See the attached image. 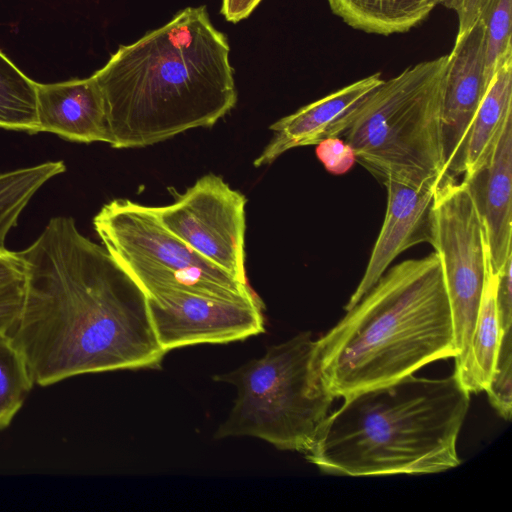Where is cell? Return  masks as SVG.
<instances>
[{
    "label": "cell",
    "mask_w": 512,
    "mask_h": 512,
    "mask_svg": "<svg viewBox=\"0 0 512 512\" xmlns=\"http://www.w3.org/2000/svg\"><path fill=\"white\" fill-rule=\"evenodd\" d=\"M18 253L23 299L8 334L35 384L161 366L167 352L155 333L146 292L72 217L51 218Z\"/></svg>",
    "instance_id": "6da1fadb"
},
{
    "label": "cell",
    "mask_w": 512,
    "mask_h": 512,
    "mask_svg": "<svg viewBox=\"0 0 512 512\" xmlns=\"http://www.w3.org/2000/svg\"><path fill=\"white\" fill-rule=\"evenodd\" d=\"M229 44L206 7H188L120 46L93 77L103 94L109 141L137 148L213 126L237 102Z\"/></svg>",
    "instance_id": "7a4b0ae2"
},
{
    "label": "cell",
    "mask_w": 512,
    "mask_h": 512,
    "mask_svg": "<svg viewBox=\"0 0 512 512\" xmlns=\"http://www.w3.org/2000/svg\"><path fill=\"white\" fill-rule=\"evenodd\" d=\"M458 355L440 259L429 255L389 268L324 336L313 364L334 397L392 383Z\"/></svg>",
    "instance_id": "3957f363"
},
{
    "label": "cell",
    "mask_w": 512,
    "mask_h": 512,
    "mask_svg": "<svg viewBox=\"0 0 512 512\" xmlns=\"http://www.w3.org/2000/svg\"><path fill=\"white\" fill-rule=\"evenodd\" d=\"M470 393L454 375H409L344 398L304 453L342 476L431 474L460 464L457 438Z\"/></svg>",
    "instance_id": "277c9868"
},
{
    "label": "cell",
    "mask_w": 512,
    "mask_h": 512,
    "mask_svg": "<svg viewBox=\"0 0 512 512\" xmlns=\"http://www.w3.org/2000/svg\"><path fill=\"white\" fill-rule=\"evenodd\" d=\"M448 55L406 68L369 92L337 136L381 181L435 186L447 174L443 101Z\"/></svg>",
    "instance_id": "5b68a950"
},
{
    "label": "cell",
    "mask_w": 512,
    "mask_h": 512,
    "mask_svg": "<svg viewBox=\"0 0 512 512\" xmlns=\"http://www.w3.org/2000/svg\"><path fill=\"white\" fill-rule=\"evenodd\" d=\"M314 347L312 333L301 332L268 347L262 357L215 375V381L237 390L215 438L248 436L280 450L307 452L334 399L315 370Z\"/></svg>",
    "instance_id": "8992f818"
},
{
    "label": "cell",
    "mask_w": 512,
    "mask_h": 512,
    "mask_svg": "<svg viewBox=\"0 0 512 512\" xmlns=\"http://www.w3.org/2000/svg\"><path fill=\"white\" fill-rule=\"evenodd\" d=\"M93 226L108 253L147 295L181 290L229 299L256 297L247 283L211 264L169 231L156 207L115 199L99 210Z\"/></svg>",
    "instance_id": "52a82bcc"
},
{
    "label": "cell",
    "mask_w": 512,
    "mask_h": 512,
    "mask_svg": "<svg viewBox=\"0 0 512 512\" xmlns=\"http://www.w3.org/2000/svg\"><path fill=\"white\" fill-rule=\"evenodd\" d=\"M430 245L440 259L451 306L456 372L468 354L490 259L483 221L469 185L449 173L435 188Z\"/></svg>",
    "instance_id": "ba28073f"
},
{
    "label": "cell",
    "mask_w": 512,
    "mask_h": 512,
    "mask_svg": "<svg viewBox=\"0 0 512 512\" xmlns=\"http://www.w3.org/2000/svg\"><path fill=\"white\" fill-rule=\"evenodd\" d=\"M246 198L220 176L199 178L173 203L156 207L165 227L198 255L247 283Z\"/></svg>",
    "instance_id": "9c48e42d"
},
{
    "label": "cell",
    "mask_w": 512,
    "mask_h": 512,
    "mask_svg": "<svg viewBox=\"0 0 512 512\" xmlns=\"http://www.w3.org/2000/svg\"><path fill=\"white\" fill-rule=\"evenodd\" d=\"M158 341L168 353L198 344L240 341L264 331L258 297L229 299L181 290L147 295Z\"/></svg>",
    "instance_id": "30bf717a"
},
{
    "label": "cell",
    "mask_w": 512,
    "mask_h": 512,
    "mask_svg": "<svg viewBox=\"0 0 512 512\" xmlns=\"http://www.w3.org/2000/svg\"><path fill=\"white\" fill-rule=\"evenodd\" d=\"M490 81L486 74L485 26L478 20L458 33L448 54L443 101V141L447 173L457 176L471 121Z\"/></svg>",
    "instance_id": "8fae6325"
},
{
    "label": "cell",
    "mask_w": 512,
    "mask_h": 512,
    "mask_svg": "<svg viewBox=\"0 0 512 512\" xmlns=\"http://www.w3.org/2000/svg\"><path fill=\"white\" fill-rule=\"evenodd\" d=\"M387 207L364 274L344 309L352 308L405 250L432 241L435 186H414L394 179L382 181Z\"/></svg>",
    "instance_id": "7c38bea8"
},
{
    "label": "cell",
    "mask_w": 512,
    "mask_h": 512,
    "mask_svg": "<svg viewBox=\"0 0 512 512\" xmlns=\"http://www.w3.org/2000/svg\"><path fill=\"white\" fill-rule=\"evenodd\" d=\"M463 181L469 185L483 221L492 270L499 273L512 257V116L486 163Z\"/></svg>",
    "instance_id": "4fadbf2b"
},
{
    "label": "cell",
    "mask_w": 512,
    "mask_h": 512,
    "mask_svg": "<svg viewBox=\"0 0 512 512\" xmlns=\"http://www.w3.org/2000/svg\"><path fill=\"white\" fill-rule=\"evenodd\" d=\"M38 132L79 143H108L103 94L93 77L36 85Z\"/></svg>",
    "instance_id": "5bb4252c"
},
{
    "label": "cell",
    "mask_w": 512,
    "mask_h": 512,
    "mask_svg": "<svg viewBox=\"0 0 512 512\" xmlns=\"http://www.w3.org/2000/svg\"><path fill=\"white\" fill-rule=\"evenodd\" d=\"M383 80L380 73L372 74L274 122L269 127L274 135L254 166L270 164L290 149L316 145L327 137L337 136L342 121Z\"/></svg>",
    "instance_id": "9a60e30c"
},
{
    "label": "cell",
    "mask_w": 512,
    "mask_h": 512,
    "mask_svg": "<svg viewBox=\"0 0 512 512\" xmlns=\"http://www.w3.org/2000/svg\"><path fill=\"white\" fill-rule=\"evenodd\" d=\"M512 116V52L498 63L471 121L457 176H473L487 161L506 120Z\"/></svg>",
    "instance_id": "2e32d148"
},
{
    "label": "cell",
    "mask_w": 512,
    "mask_h": 512,
    "mask_svg": "<svg viewBox=\"0 0 512 512\" xmlns=\"http://www.w3.org/2000/svg\"><path fill=\"white\" fill-rule=\"evenodd\" d=\"M331 11L348 26L366 33L406 32L446 0H327Z\"/></svg>",
    "instance_id": "e0dca14e"
},
{
    "label": "cell",
    "mask_w": 512,
    "mask_h": 512,
    "mask_svg": "<svg viewBox=\"0 0 512 512\" xmlns=\"http://www.w3.org/2000/svg\"><path fill=\"white\" fill-rule=\"evenodd\" d=\"M497 274L491 264L465 362L454 372L469 393L485 391L494 371L502 329L496 307Z\"/></svg>",
    "instance_id": "ac0fdd59"
},
{
    "label": "cell",
    "mask_w": 512,
    "mask_h": 512,
    "mask_svg": "<svg viewBox=\"0 0 512 512\" xmlns=\"http://www.w3.org/2000/svg\"><path fill=\"white\" fill-rule=\"evenodd\" d=\"M458 17V33L480 20L485 26L486 74L491 80L499 61L512 52V0H446Z\"/></svg>",
    "instance_id": "d6986e66"
},
{
    "label": "cell",
    "mask_w": 512,
    "mask_h": 512,
    "mask_svg": "<svg viewBox=\"0 0 512 512\" xmlns=\"http://www.w3.org/2000/svg\"><path fill=\"white\" fill-rule=\"evenodd\" d=\"M36 85L0 51V128L39 133Z\"/></svg>",
    "instance_id": "ffe728a7"
},
{
    "label": "cell",
    "mask_w": 512,
    "mask_h": 512,
    "mask_svg": "<svg viewBox=\"0 0 512 512\" xmlns=\"http://www.w3.org/2000/svg\"><path fill=\"white\" fill-rule=\"evenodd\" d=\"M57 174L51 161L0 173V246L34 195Z\"/></svg>",
    "instance_id": "44dd1931"
},
{
    "label": "cell",
    "mask_w": 512,
    "mask_h": 512,
    "mask_svg": "<svg viewBox=\"0 0 512 512\" xmlns=\"http://www.w3.org/2000/svg\"><path fill=\"white\" fill-rule=\"evenodd\" d=\"M34 384L20 349L8 332L0 333V430L10 426Z\"/></svg>",
    "instance_id": "7402d4cb"
},
{
    "label": "cell",
    "mask_w": 512,
    "mask_h": 512,
    "mask_svg": "<svg viewBox=\"0 0 512 512\" xmlns=\"http://www.w3.org/2000/svg\"><path fill=\"white\" fill-rule=\"evenodd\" d=\"M491 405L501 417L510 419L512 414V333H502L500 347L491 379L485 389Z\"/></svg>",
    "instance_id": "603a6c76"
},
{
    "label": "cell",
    "mask_w": 512,
    "mask_h": 512,
    "mask_svg": "<svg viewBox=\"0 0 512 512\" xmlns=\"http://www.w3.org/2000/svg\"><path fill=\"white\" fill-rule=\"evenodd\" d=\"M316 146L317 158L331 174H345L357 162L353 148L342 137H327Z\"/></svg>",
    "instance_id": "cb8c5ba5"
},
{
    "label": "cell",
    "mask_w": 512,
    "mask_h": 512,
    "mask_svg": "<svg viewBox=\"0 0 512 512\" xmlns=\"http://www.w3.org/2000/svg\"><path fill=\"white\" fill-rule=\"evenodd\" d=\"M22 299L23 279L0 286V333L8 332L15 323Z\"/></svg>",
    "instance_id": "d4e9b609"
},
{
    "label": "cell",
    "mask_w": 512,
    "mask_h": 512,
    "mask_svg": "<svg viewBox=\"0 0 512 512\" xmlns=\"http://www.w3.org/2000/svg\"><path fill=\"white\" fill-rule=\"evenodd\" d=\"M512 257L497 274L496 307L502 331L511 329L512 324Z\"/></svg>",
    "instance_id": "484cf974"
},
{
    "label": "cell",
    "mask_w": 512,
    "mask_h": 512,
    "mask_svg": "<svg viewBox=\"0 0 512 512\" xmlns=\"http://www.w3.org/2000/svg\"><path fill=\"white\" fill-rule=\"evenodd\" d=\"M24 277V263L18 252L0 246V286L21 280Z\"/></svg>",
    "instance_id": "4316f807"
},
{
    "label": "cell",
    "mask_w": 512,
    "mask_h": 512,
    "mask_svg": "<svg viewBox=\"0 0 512 512\" xmlns=\"http://www.w3.org/2000/svg\"><path fill=\"white\" fill-rule=\"evenodd\" d=\"M261 0H222L221 13L227 21L236 23L247 18Z\"/></svg>",
    "instance_id": "83f0119b"
}]
</instances>
